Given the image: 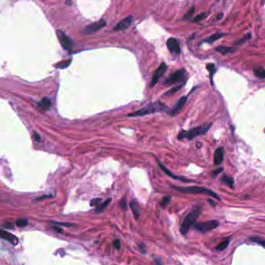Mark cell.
Masks as SVG:
<instances>
[{
    "label": "cell",
    "instance_id": "1",
    "mask_svg": "<svg viewBox=\"0 0 265 265\" xmlns=\"http://www.w3.org/2000/svg\"><path fill=\"white\" fill-rule=\"evenodd\" d=\"M202 209L201 206H196L192 210L188 213L186 216V217L184 218L183 220L182 223H181V228H180V232L182 235L185 236L188 232L189 231L190 228L194 225V223L196 222L198 220V218L202 213Z\"/></svg>",
    "mask_w": 265,
    "mask_h": 265
},
{
    "label": "cell",
    "instance_id": "2",
    "mask_svg": "<svg viewBox=\"0 0 265 265\" xmlns=\"http://www.w3.org/2000/svg\"><path fill=\"white\" fill-rule=\"evenodd\" d=\"M163 111H167L166 105H164L160 102H152V103H150L149 105L142 108L141 109H139L136 112L130 113V114H128V116H130V117L144 116H147V115L152 114V113H154V112H163Z\"/></svg>",
    "mask_w": 265,
    "mask_h": 265
},
{
    "label": "cell",
    "instance_id": "3",
    "mask_svg": "<svg viewBox=\"0 0 265 265\" xmlns=\"http://www.w3.org/2000/svg\"><path fill=\"white\" fill-rule=\"evenodd\" d=\"M172 188H174L176 191L181 192V193L185 194H204V195H209L211 197L216 198L220 200V196L214 192L212 190L209 189V188H204V187L200 186H189V187H178V186H172Z\"/></svg>",
    "mask_w": 265,
    "mask_h": 265
},
{
    "label": "cell",
    "instance_id": "4",
    "mask_svg": "<svg viewBox=\"0 0 265 265\" xmlns=\"http://www.w3.org/2000/svg\"><path fill=\"white\" fill-rule=\"evenodd\" d=\"M212 124H203L201 125L199 127H195V128L191 129V130H188V131H185V130H182L179 133V134L177 135V139L181 141L183 139H188V140H192L194 137H198L200 135H204L209 131L210 129Z\"/></svg>",
    "mask_w": 265,
    "mask_h": 265
},
{
    "label": "cell",
    "instance_id": "5",
    "mask_svg": "<svg viewBox=\"0 0 265 265\" xmlns=\"http://www.w3.org/2000/svg\"><path fill=\"white\" fill-rule=\"evenodd\" d=\"M219 226V222L217 220H209V221L202 222L195 224L194 229L196 231L200 233H206L216 229Z\"/></svg>",
    "mask_w": 265,
    "mask_h": 265
},
{
    "label": "cell",
    "instance_id": "6",
    "mask_svg": "<svg viewBox=\"0 0 265 265\" xmlns=\"http://www.w3.org/2000/svg\"><path fill=\"white\" fill-rule=\"evenodd\" d=\"M185 75H186V71L184 69H180V70L174 72L173 74L170 75L164 81V84H174L176 82H180L182 81L185 78Z\"/></svg>",
    "mask_w": 265,
    "mask_h": 265
},
{
    "label": "cell",
    "instance_id": "7",
    "mask_svg": "<svg viewBox=\"0 0 265 265\" xmlns=\"http://www.w3.org/2000/svg\"><path fill=\"white\" fill-rule=\"evenodd\" d=\"M56 33L62 48L65 50H67V51H71L73 48V42H72L71 40L62 30H58Z\"/></svg>",
    "mask_w": 265,
    "mask_h": 265
},
{
    "label": "cell",
    "instance_id": "8",
    "mask_svg": "<svg viewBox=\"0 0 265 265\" xmlns=\"http://www.w3.org/2000/svg\"><path fill=\"white\" fill-rule=\"evenodd\" d=\"M105 25H106V21L105 20H104V19L99 20V21L95 22V23H91V24L86 26L84 28V30H83L82 34H84V35L94 34L95 32L98 31L99 30L103 28L104 26H105Z\"/></svg>",
    "mask_w": 265,
    "mask_h": 265
},
{
    "label": "cell",
    "instance_id": "9",
    "mask_svg": "<svg viewBox=\"0 0 265 265\" xmlns=\"http://www.w3.org/2000/svg\"><path fill=\"white\" fill-rule=\"evenodd\" d=\"M166 70H167V65H166V64L165 63H162L161 65L157 68V69L155 71L154 74L153 75V78L151 79V84H150V87H151V88H153L154 86L157 83V81H159V79H160L162 77V75L165 73Z\"/></svg>",
    "mask_w": 265,
    "mask_h": 265
},
{
    "label": "cell",
    "instance_id": "10",
    "mask_svg": "<svg viewBox=\"0 0 265 265\" xmlns=\"http://www.w3.org/2000/svg\"><path fill=\"white\" fill-rule=\"evenodd\" d=\"M187 99H188V96L181 97L179 100L177 101V103L174 105V107L172 108L169 112H167V113L171 116H174L178 114L181 112V109H182V108L184 107V105H185V103H186Z\"/></svg>",
    "mask_w": 265,
    "mask_h": 265
},
{
    "label": "cell",
    "instance_id": "11",
    "mask_svg": "<svg viewBox=\"0 0 265 265\" xmlns=\"http://www.w3.org/2000/svg\"><path fill=\"white\" fill-rule=\"evenodd\" d=\"M167 48L168 51L173 55H179L181 53V48H180L178 41L175 38H169L167 41Z\"/></svg>",
    "mask_w": 265,
    "mask_h": 265
},
{
    "label": "cell",
    "instance_id": "12",
    "mask_svg": "<svg viewBox=\"0 0 265 265\" xmlns=\"http://www.w3.org/2000/svg\"><path fill=\"white\" fill-rule=\"evenodd\" d=\"M0 238L8 241L11 244H12V245H17L18 242H19L18 238L16 236L10 234L9 232L5 231V230H1V229H0Z\"/></svg>",
    "mask_w": 265,
    "mask_h": 265
},
{
    "label": "cell",
    "instance_id": "13",
    "mask_svg": "<svg viewBox=\"0 0 265 265\" xmlns=\"http://www.w3.org/2000/svg\"><path fill=\"white\" fill-rule=\"evenodd\" d=\"M133 16H128V17L124 18L123 19H122L121 21L119 22V23L116 24V26L114 27L115 31H120V30H126L129 27V26L131 25L132 22H133Z\"/></svg>",
    "mask_w": 265,
    "mask_h": 265
},
{
    "label": "cell",
    "instance_id": "14",
    "mask_svg": "<svg viewBox=\"0 0 265 265\" xmlns=\"http://www.w3.org/2000/svg\"><path fill=\"white\" fill-rule=\"evenodd\" d=\"M157 161L158 164H159V166H160L161 168L162 169V171H163L164 172L165 174H167V175H168L169 177H172V178H174V179H175V180H179V181H181L182 182H189V181H191L190 180L186 179V178H184V177H179V176L174 175V174H172L171 172L170 171V170H168V169L166 168V167H165L164 166V165L162 164L161 163L160 161H159L157 160Z\"/></svg>",
    "mask_w": 265,
    "mask_h": 265
},
{
    "label": "cell",
    "instance_id": "15",
    "mask_svg": "<svg viewBox=\"0 0 265 265\" xmlns=\"http://www.w3.org/2000/svg\"><path fill=\"white\" fill-rule=\"evenodd\" d=\"M224 159V150L223 147H219L216 150L214 154V164L219 165L222 164Z\"/></svg>",
    "mask_w": 265,
    "mask_h": 265
},
{
    "label": "cell",
    "instance_id": "16",
    "mask_svg": "<svg viewBox=\"0 0 265 265\" xmlns=\"http://www.w3.org/2000/svg\"><path fill=\"white\" fill-rule=\"evenodd\" d=\"M216 51L217 52L220 53L222 55H226L228 54H233L236 51V49L234 48H228V47H223V46H220L216 48Z\"/></svg>",
    "mask_w": 265,
    "mask_h": 265
},
{
    "label": "cell",
    "instance_id": "17",
    "mask_svg": "<svg viewBox=\"0 0 265 265\" xmlns=\"http://www.w3.org/2000/svg\"><path fill=\"white\" fill-rule=\"evenodd\" d=\"M130 209H131L133 213H134V217H135L136 220H139V219H140V216H141V215H140V213H139L138 205H137V202H136L135 200H132L131 202H130Z\"/></svg>",
    "mask_w": 265,
    "mask_h": 265
},
{
    "label": "cell",
    "instance_id": "18",
    "mask_svg": "<svg viewBox=\"0 0 265 265\" xmlns=\"http://www.w3.org/2000/svg\"><path fill=\"white\" fill-rule=\"evenodd\" d=\"M39 106L44 110H49L51 107V101L48 98H43L39 102Z\"/></svg>",
    "mask_w": 265,
    "mask_h": 265
},
{
    "label": "cell",
    "instance_id": "19",
    "mask_svg": "<svg viewBox=\"0 0 265 265\" xmlns=\"http://www.w3.org/2000/svg\"><path fill=\"white\" fill-rule=\"evenodd\" d=\"M223 36H225V34H223V33H217V34H213V35H211L210 37H209V38L205 40V42L209 43V44H213V43L215 42V41H218L219 39L222 38Z\"/></svg>",
    "mask_w": 265,
    "mask_h": 265
},
{
    "label": "cell",
    "instance_id": "20",
    "mask_svg": "<svg viewBox=\"0 0 265 265\" xmlns=\"http://www.w3.org/2000/svg\"><path fill=\"white\" fill-rule=\"evenodd\" d=\"M111 200H112V198H108V199H106L105 202H102V203L100 205H98V207H97L96 209H95V213H102V212H103V211L105 210V208L107 207L108 205H109V204L110 203Z\"/></svg>",
    "mask_w": 265,
    "mask_h": 265
},
{
    "label": "cell",
    "instance_id": "21",
    "mask_svg": "<svg viewBox=\"0 0 265 265\" xmlns=\"http://www.w3.org/2000/svg\"><path fill=\"white\" fill-rule=\"evenodd\" d=\"M222 181H223V184H226L227 185H228V186L231 187V188H234V180L232 177H230V176H227V175L223 176V177H222Z\"/></svg>",
    "mask_w": 265,
    "mask_h": 265
},
{
    "label": "cell",
    "instance_id": "22",
    "mask_svg": "<svg viewBox=\"0 0 265 265\" xmlns=\"http://www.w3.org/2000/svg\"><path fill=\"white\" fill-rule=\"evenodd\" d=\"M230 244V238L228 239L225 240L224 241L221 242L220 243H219L217 246L216 247V249L219 251H223L225 249H227V247H228V245Z\"/></svg>",
    "mask_w": 265,
    "mask_h": 265
},
{
    "label": "cell",
    "instance_id": "23",
    "mask_svg": "<svg viewBox=\"0 0 265 265\" xmlns=\"http://www.w3.org/2000/svg\"><path fill=\"white\" fill-rule=\"evenodd\" d=\"M253 73L257 77L260 78H265V70L263 68L259 67L253 69Z\"/></svg>",
    "mask_w": 265,
    "mask_h": 265
},
{
    "label": "cell",
    "instance_id": "24",
    "mask_svg": "<svg viewBox=\"0 0 265 265\" xmlns=\"http://www.w3.org/2000/svg\"><path fill=\"white\" fill-rule=\"evenodd\" d=\"M71 59H69V60H67V61H64L59 62V63L57 64V65H55V68L59 69L66 68H68L69 65H71Z\"/></svg>",
    "mask_w": 265,
    "mask_h": 265
},
{
    "label": "cell",
    "instance_id": "25",
    "mask_svg": "<svg viewBox=\"0 0 265 265\" xmlns=\"http://www.w3.org/2000/svg\"><path fill=\"white\" fill-rule=\"evenodd\" d=\"M250 240L251 241H253V242L256 243L257 244H260V246L263 247L265 248V240L261 239V238H259V237H251V238H250Z\"/></svg>",
    "mask_w": 265,
    "mask_h": 265
},
{
    "label": "cell",
    "instance_id": "26",
    "mask_svg": "<svg viewBox=\"0 0 265 265\" xmlns=\"http://www.w3.org/2000/svg\"><path fill=\"white\" fill-rule=\"evenodd\" d=\"M181 88V85H178V86H176V87H174V88H172L171 89L168 90V91H167V92L164 94V95H166V96H168V95H173V94L176 93L177 91H179L180 88Z\"/></svg>",
    "mask_w": 265,
    "mask_h": 265
},
{
    "label": "cell",
    "instance_id": "27",
    "mask_svg": "<svg viewBox=\"0 0 265 265\" xmlns=\"http://www.w3.org/2000/svg\"><path fill=\"white\" fill-rule=\"evenodd\" d=\"M171 196H165L162 198L161 202V207L164 209L166 206L169 204V202H171Z\"/></svg>",
    "mask_w": 265,
    "mask_h": 265
},
{
    "label": "cell",
    "instance_id": "28",
    "mask_svg": "<svg viewBox=\"0 0 265 265\" xmlns=\"http://www.w3.org/2000/svg\"><path fill=\"white\" fill-rule=\"evenodd\" d=\"M195 6H191V7L189 9H188V12H186V14L184 15V19H190V18H191V16H193L194 12H195Z\"/></svg>",
    "mask_w": 265,
    "mask_h": 265
},
{
    "label": "cell",
    "instance_id": "29",
    "mask_svg": "<svg viewBox=\"0 0 265 265\" xmlns=\"http://www.w3.org/2000/svg\"><path fill=\"white\" fill-rule=\"evenodd\" d=\"M206 68L208 69V71H209V73H210V76H211V78H212V76H213V75L214 74L215 71H216V67H215V65L214 64H208L207 65H206Z\"/></svg>",
    "mask_w": 265,
    "mask_h": 265
},
{
    "label": "cell",
    "instance_id": "30",
    "mask_svg": "<svg viewBox=\"0 0 265 265\" xmlns=\"http://www.w3.org/2000/svg\"><path fill=\"white\" fill-rule=\"evenodd\" d=\"M27 223H28V222H27V220H26V219H19V220H16V224L17 225L18 227H26V225H27Z\"/></svg>",
    "mask_w": 265,
    "mask_h": 265
},
{
    "label": "cell",
    "instance_id": "31",
    "mask_svg": "<svg viewBox=\"0 0 265 265\" xmlns=\"http://www.w3.org/2000/svg\"><path fill=\"white\" fill-rule=\"evenodd\" d=\"M101 202H102V198H93V199H91V202H90V205L91 206H97L98 207V205H99V203Z\"/></svg>",
    "mask_w": 265,
    "mask_h": 265
},
{
    "label": "cell",
    "instance_id": "32",
    "mask_svg": "<svg viewBox=\"0 0 265 265\" xmlns=\"http://www.w3.org/2000/svg\"><path fill=\"white\" fill-rule=\"evenodd\" d=\"M250 37H251V34H247V35H246V36H244V37H243V38L240 39L239 41H237V42L235 43V44H236V45H238V44H243V42H245V41H247L248 39L250 38Z\"/></svg>",
    "mask_w": 265,
    "mask_h": 265
},
{
    "label": "cell",
    "instance_id": "33",
    "mask_svg": "<svg viewBox=\"0 0 265 265\" xmlns=\"http://www.w3.org/2000/svg\"><path fill=\"white\" fill-rule=\"evenodd\" d=\"M120 207H121L123 210H126V209H127V200H126V198H122V200L120 201Z\"/></svg>",
    "mask_w": 265,
    "mask_h": 265
},
{
    "label": "cell",
    "instance_id": "34",
    "mask_svg": "<svg viewBox=\"0 0 265 265\" xmlns=\"http://www.w3.org/2000/svg\"><path fill=\"white\" fill-rule=\"evenodd\" d=\"M205 16H206V13H201V14L198 15V16L194 19V22H199L200 20L203 19Z\"/></svg>",
    "mask_w": 265,
    "mask_h": 265
},
{
    "label": "cell",
    "instance_id": "35",
    "mask_svg": "<svg viewBox=\"0 0 265 265\" xmlns=\"http://www.w3.org/2000/svg\"><path fill=\"white\" fill-rule=\"evenodd\" d=\"M223 168H218V169H216V170H214L213 172H212V176H213V177H215L216 175H217V174H220V172L223 171Z\"/></svg>",
    "mask_w": 265,
    "mask_h": 265
},
{
    "label": "cell",
    "instance_id": "36",
    "mask_svg": "<svg viewBox=\"0 0 265 265\" xmlns=\"http://www.w3.org/2000/svg\"><path fill=\"white\" fill-rule=\"evenodd\" d=\"M113 245H114L115 247L117 250H120L121 247V243H120V241L119 240H116L113 242Z\"/></svg>",
    "mask_w": 265,
    "mask_h": 265
},
{
    "label": "cell",
    "instance_id": "37",
    "mask_svg": "<svg viewBox=\"0 0 265 265\" xmlns=\"http://www.w3.org/2000/svg\"><path fill=\"white\" fill-rule=\"evenodd\" d=\"M34 138L36 141H37V142H40V141H41V136L39 135L37 133H36V132H34Z\"/></svg>",
    "mask_w": 265,
    "mask_h": 265
},
{
    "label": "cell",
    "instance_id": "38",
    "mask_svg": "<svg viewBox=\"0 0 265 265\" xmlns=\"http://www.w3.org/2000/svg\"><path fill=\"white\" fill-rule=\"evenodd\" d=\"M55 223V224H58V225H61V226H64V227H73V225L70 224V223Z\"/></svg>",
    "mask_w": 265,
    "mask_h": 265
},
{
    "label": "cell",
    "instance_id": "39",
    "mask_svg": "<svg viewBox=\"0 0 265 265\" xmlns=\"http://www.w3.org/2000/svg\"><path fill=\"white\" fill-rule=\"evenodd\" d=\"M52 229L54 230H55V231H56V232H58V233H60V234H62V233H63V230H62V229H61L60 227H53Z\"/></svg>",
    "mask_w": 265,
    "mask_h": 265
},
{
    "label": "cell",
    "instance_id": "40",
    "mask_svg": "<svg viewBox=\"0 0 265 265\" xmlns=\"http://www.w3.org/2000/svg\"><path fill=\"white\" fill-rule=\"evenodd\" d=\"M52 195H44V196H41L40 197V198H37V200H41V199H44V198H50V197H51Z\"/></svg>",
    "mask_w": 265,
    "mask_h": 265
},
{
    "label": "cell",
    "instance_id": "41",
    "mask_svg": "<svg viewBox=\"0 0 265 265\" xmlns=\"http://www.w3.org/2000/svg\"><path fill=\"white\" fill-rule=\"evenodd\" d=\"M154 261H155V263H156V264H157V265H162L161 263L160 260H159V259H158V258L154 257Z\"/></svg>",
    "mask_w": 265,
    "mask_h": 265
},
{
    "label": "cell",
    "instance_id": "42",
    "mask_svg": "<svg viewBox=\"0 0 265 265\" xmlns=\"http://www.w3.org/2000/svg\"><path fill=\"white\" fill-rule=\"evenodd\" d=\"M208 202H209V203H211V205H215V202H213V200H211V199H208Z\"/></svg>",
    "mask_w": 265,
    "mask_h": 265
},
{
    "label": "cell",
    "instance_id": "43",
    "mask_svg": "<svg viewBox=\"0 0 265 265\" xmlns=\"http://www.w3.org/2000/svg\"><path fill=\"white\" fill-rule=\"evenodd\" d=\"M223 13H220V14L218 15L217 17H218V19H222V17H223Z\"/></svg>",
    "mask_w": 265,
    "mask_h": 265
},
{
    "label": "cell",
    "instance_id": "44",
    "mask_svg": "<svg viewBox=\"0 0 265 265\" xmlns=\"http://www.w3.org/2000/svg\"><path fill=\"white\" fill-rule=\"evenodd\" d=\"M201 147H202V144H201V143H199V142L197 143V147L200 148Z\"/></svg>",
    "mask_w": 265,
    "mask_h": 265
},
{
    "label": "cell",
    "instance_id": "45",
    "mask_svg": "<svg viewBox=\"0 0 265 265\" xmlns=\"http://www.w3.org/2000/svg\"><path fill=\"white\" fill-rule=\"evenodd\" d=\"M67 4H68V5H71V0H69V1H67V2H66Z\"/></svg>",
    "mask_w": 265,
    "mask_h": 265
}]
</instances>
